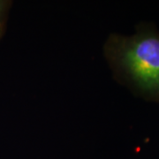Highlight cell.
<instances>
[{"label":"cell","mask_w":159,"mask_h":159,"mask_svg":"<svg viewBox=\"0 0 159 159\" xmlns=\"http://www.w3.org/2000/svg\"><path fill=\"white\" fill-rule=\"evenodd\" d=\"M11 6L10 2H1L0 1V37L3 35L5 32L6 27V13Z\"/></svg>","instance_id":"7a4b0ae2"},{"label":"cell","mask_w":159,"mask_h":159,"mask_svg":"<svg viewBox=\"0 0 159 159\" xmlns=\"http://www.w3.org/2000/svg\"><path fill=\"white\" fill-rule=\"evenodd\" d=\"M103 54L114 79L145 101L159 103V30L142 22L131 35H109Z\"/></svg>","instance_id":"6da1fadb"}]
</instances>
